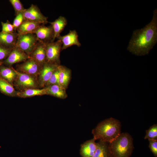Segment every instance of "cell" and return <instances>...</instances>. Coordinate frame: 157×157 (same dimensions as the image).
<instances>
[{"mask_svg": "<svg viewBox=\"0 0 157 157\" xmlns=\"http://www.w3.org/2000/svg\"><path fill=\"white\" fill-rule=\"evenodd\" d=\"M13 49L7 48L0 45V61L5 59L8 56Z\"/></svg>", "mask_w": 157, "mask_h": 157, "instance_id": "obj_29", "label": "cell"}, {"mask_svg": "<svg viewBox=\"0 0 157 157\" xmlns=\"http://www.w3.org/2000/svg\"><path fill=\"white\" fill-rule=\"evenodd\" d=\"M16 72L17 76L13 83V86L18 90V91H22L29 89H41L37 77L19 72L16 70Z\"/></svg>", "mask_w": 157, "mask_h": 157, "instance_id": "obj_4", "label": "cell"}, {"mask_svg": "<svg viewBox=\"0 0 157 157\" xmlns=\"http://www.w3.org/2000/svg\"><path fill=\"white\" fill-rule=\"evenodd\" d=\"M18 35L16 32L13 33L0 32V45L7 48H13L16 46Z\"/></svg>", "mask_w": 157, "mask_h": 157, "instance_id": "obj_14", "label": "cell"}, {"mask_svg": "<svg viewBox=\"0 0 157 157\" xmlns=\"http://www.w3.org/2000/svg\"><path fill=\"white\" fill-rule=\"evenodd\" d=\"M94 138L82 144L80 154L82 157H92L97 148V143Z\"/></svg>", "mask_w": 157, "mask_h": 157, "instance_id": "obj_16", "label": "cell"}, {"mask_svg": "<svg viewBox=\"0 0 157 157\" xmlns=\"http://www.w3.org/2000/svg\"><path fill=\"white\" fill-rule=\"evenodd\" d=\"M0 76L13 85L17 76L16 70L13 67L6 66L0 63Z\"/></svg>", "mask_w": 157, "mask_h": 157, "instance_id": "obj_15", "label": "cell"}, {"mask_svg": "<svg viewBox=\"0 0 157 157\" xmlns=\"http://www.w3.org/2000/svg\"><path fill=\"white\" fill-rule=\"evenodd\" d=\"M44 88L46 89L47 95L63 99L67 97L66 90L58 84L53 85Z\"/></svg>", "mask_w": 157, "mask_h": 157, "instance_id": "obj_19", "label": "cell"}, {"mask_svg": "<svg viewBox=\"0 0 157 157\" xmlns=\"http://www.w3.org/2000/svg\"><path fill=\"white\" fill-rule=\"evenodd\" d=\"M60 65L58 66L57 69L52 74L48 81L45 84L44 88L53 85L58 84L59 66Z\"/></svg>", "mask_w": 157, "mask_h": 157, "instance_id": "obj_25", "label": "cell"}, {"mask_svg": "<svg viewBox=\"0 0 157 157\" xmlns=\"http://www.w3.org/2000/svg\"><path fill=\"white\" fill-rule=\"evenodd\" d=\"M39 41L46 44L54 42V34L52 26L40 25L33 33Z\"/></svg>", "mask_w": 157, "mask_h": 157, "instance_id": "obj_10", "label": "cell"}, {"mask_svg": "<svg viewBox=\"0 0 157 157\" xmlns=\"http://www.w3.org/2000/svg\"><path fill=\"white\" fill-rule=\"evenodd\" d=\"M0 92L5 95L11 97H17L18 91L14 86L0 76Z\"/></svg>", "mask_w": 157, "mask_h": 157, "instance_id": "obj_21", "label": "cell"}, {"mask_svg": "<svg viewBox=\"0 0 157 157\" xmlns=\"http://www.w3.org/2000/svg\"><path fill=\"white\" fill-rule=\"evenodd\" d=\"M9 1L14 8L15 16L25 10V9L19 0H9Z\"/></svg>", "mask_w": 157, "mask_h": 157, "instance_id": "obj_26", "label": "cell"}, {"mask_svg": "<svg viewBox=\"0 0 157 157\" xmlns=\"http://www.w3.org/2000/svg\"><path fill=\"white\" fill-rule=\"evenodd\" d=\"M157 42V9L153 12L151 21L144 28L135 30L127 47L132 54L138 56L148 54Z\"/></svg>", "mask_w": 157, "mask_h": 157, "instance_id": "obj_1", "label": "cell"}, {"mask_svg": "<svg viewBox=\"0 0 157 157\" xmlns=\"http://www.w3.org/2000/svg\"><path fill=\"white\" fill-rule=\"evenodd\" d=\"M62 47V43L59 40L46 44V63L60 65V53Z\"/></svg>", "mask_w": 157, "mask_h": 157, "instance_id": "obj_6", "label": "cell"}, {"mask_svg": "<svg viewBox=\"0 0 157 157\" xmlns=\"http://www.w3.org/2000/svg\"><path fill=\"white\" fill-rule=\"evenodd\" d=\"M49 23L53 30L54 40L60 35V33L67 24V21L65 17L60 16L54 21Z\"/></svg>", "mask_w": 157, "mask_h": 157, "instance_id": "obj_18", "label": "cell"}, {"mask_svg": "<svg viewBox=\"0 0 157 157\" xmlns=\"http://www.w3.org/2000/svg\"><path fill=\"white\" fill-rule=\"evenodd\" d=\"M149 142V147L156 157L157 156V140L148 139Z\"/></svg>", "mask_w": 157, "mask_h": 157, "instance_id": "obj_30", "label": "cell"}, {"mask_svg": "<svg viewBox=\"0 0 157 157\" xmlns=\"http://www.w3.org/2000/svg\"><path fill=\"white\" fill-rule=\"evenodd\" d=\"M121 124L117 119L111 117L100 123L92 131L94 138L108 143L116 139L121 133Z\"/></svg>", "mask_w": 157, "mask_h": 157, "instance_id": "obj_2", "label": "cell"}, {"mask_svg": "<svg viewBox=\"0 0 157 157\" xmlns=\"http://www.w3.org/2000/svg\"><path fill=\"white\" fill-rule=\"evenodd\" d=\"M26 20L29 21L44 25L48 22L47 17L44 16L36 5L32 4L23 13Z\"/></svg>", "mask_w": 157, "mask_h": 157, "instance_id": "obj_7", "label": "cell"}, {"mask_svg": "<svg viewBox=\"0 0 157 157\" xmlns=\"http://www.w3.org/2000/svg\"><path fill=\"white\" fill-rule=\"evenodd\" d=\"M108 143L99 141L97 143V148L92 157H110Z\"/></svg>", "mask_w": 157, "mask_h": 157, "instance_id": "obj_23", "label": "cell"}, {"mask_svg": "<svg viewBox=\"0 0 157 157\" xmlns=\"http://www.w3.org/2000/svg\"><path fill=\"white\" fill-rule=\"evenodd\" d=\"M57 38L62 43L61 51L73 45H75L78 47L81 46L78 39V33L75 30H70L67 34L63 36L60 35Z\"/></svg>", "mask_w": 157, "mask_h": 157, "instance_id": "obj_12", "label": "cell"}, {"mask_svg": "<svg viewBox=\"0 0 157 157\" xmlns=\"http://www.w3.org/2000/svg\"><path fill=\"white\" fill-rule=\"evenodd\" d=\"M29 58L28 55L15 46L8 56L5 59L0 61V63L6 66L12 67L13 65L24 62Z\"/></svg>", "mask_w": 157, "mask_h": 157, "instance_id": "obj_8", "label": "cell"}, {"mask_svg": "<svg viewBox=\"0 0 157 157\" xmlns=\"http://www.w3.org/2000/svg\"><path fill=\"white\" fill-rule=\"evenodd\" d=\"M38 42L33 33L19 35L15 46L29 56Z\"/></svg>", "mask_w": 157, "mask_h": 157, "instance_id": "obj_5", "label": "cell"}, {"mask_svg": "<svg viewBox=\"0 0 157 157\" xmlns=\"http://www.w3.org/2000/svg\"><path fill=\"white\" fill-rule=\"evenodd\" d=\"M41 24L36 22L25 20L17 29L18 35L33 33Z\"/></svg>", "mask_w": 157, "mask_h": 157, "instance_id": "obj_20", "label": "cell"}, {"mask_svg": "<svg viewBox=\"0 0 157 157\" xmlns=\"http://www.w3.org/2000/svg\"><path fill=\"white\" fill-rule=\"evenodd\" d=\"M1 32L7 33H13L16 31L14 26L8 20L6 22H1Z\"/></svg>", "mask_w": 157, "mask_h": 157, "instance_id": "obj_27", "label": "cell"}, {"mask_svg": "<svg viewBox=\"0 0 157 157\" xmlns=\"http://www.w3.org/2000/svg\"><path fill=\"white\" fill-rule=\"evenodd\" d=\"M144 139L157 140V125L154 124L146 131Z\"/></svg>", "mask_w": 157, "mask_h": 157, "instance_id": "obj_24", "label": "cell"}, {"mask_svg": "<svg viewBox=\"0 0 157 157\" xmlns=\"http://www.w3.org/2000/svg\"><path fill=\"white\" fill-rule=\"evenodd\" d=\"M42 66L33 58H29L22 63L16 65L17 71L31 75L37 76Z\"/></svg>", "mask_w": 157, "mask_h": 157, "instance_id": "obj_9", "label": "cell"}, {"mask_svg": "<svg viewBox=\"0 0 157 157\" xmlns=\"http://www.w3.org/2000/svg\"><path fill=\"white\" fill-rule=\"evenodd\" d=\"M46 44L38 41L35 48L29 56L41 66L46 63Z\"/></svg>", "mask_w": 157, "mask_h": 157, "instance_id": "obj_13", "label": "cell"}, {"mask_svg": "<svg viewBox=\"0 0 157 157\" xmlns=\"http://www.w3.org/2000/svg\"><path fill=\"white\" fill-rule=\"evenodd\" d=\"M59 69L58 85L66 90L70 81L71 71L69 69L60 65Z\"/></svg>", "mask_w": 157, "mask_h": 157, "instance_id": "obj_17", "label": "cell"}, {"mask_svg": "<svg viewBox=\"0 0 157 157\" xmlns=\"http://www.w3.org/2000/svg\"><path fill=\"white\" fill-rule=\"evenodd\" d=\"M108 147L110 157H129L133 148V139L129 133H121Z\"/></svg>", "mask_w": 157, "mask_h": 157, "instance_id": "obj_3", "label": "cell"}, {"mask_svg": "<svg viewBox=\"0 0 157 157\" xmlns=\"http://www.w3.org/2000/svg\"><path fill=\"white\" fill-rule=\"evenodd\" d=\"M13 24L14 26L15 31L26 20L23 13H19L15 16Z\"/></svg>", "mask_w": 157, "mask_h": 157, "instance_id": "obj_28", "label": "cell"}, {"mask_svg": "<svg viewBox=\"0 0 157 157\" xmlns=\"http://www.w3.org/2000/svg\"><path fill=\"white\" fill-rule=\"evenodd\" d=\"M59 65L46 63L42 66L37 76L40 88H44L45 84Z\"/></svg>", "mask_w": 157, "mask_h": 157, "instance_id": "obj_11", "label": "cell"}, {"mask_svg": "<svg viewBox=\"0 0 157 157\" xmlns=\"http://www.w3.org/2000/svg\"><path fill=\"white\" fill-rule=\"evenodd\" d=\"M44 95H47L46 89L45 88L41 89H29L22 91H18L17 94V97L25 98Z\"/></svg>", "mask_w": 157, "mask_h": 157, "instance_id": "obj_22", "label": "cell"}]
</instances>
